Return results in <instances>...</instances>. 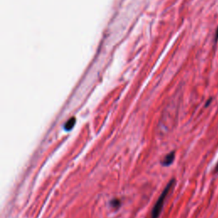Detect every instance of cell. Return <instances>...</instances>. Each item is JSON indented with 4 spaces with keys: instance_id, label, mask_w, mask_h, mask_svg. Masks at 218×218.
I'll return each mask as SVG.
<instances>
[{
    "instance_id": "obj_5",
    "label": "cell",
    "mask_w": 218,
    "mask_h": 218,
    "mask_svg": "<svg viewBox=\"0 0 218 218\" xmlns=\"http://www.w3.org/2000/svg\"><path fill=\"white\" fill-rule=\"evenodd\" d=\"M215 43H217L218 41V27L217 28V31H216V33H215Z\"/></svg>"
},
{
    "instance_id": "obj_6",
    "label": "cell",
    "mask_w": 218,
    "mask_h": 218,
    "mask_svg": "<svg viewBox=\"0 0 218 218\" xmlns=\"http://www.w3.org/2000/svg\"><path fill=\"white\" fill-rule=\"evenodd\" d=\"M213 172H214L215 174H217L218 173V161H217V163L216 164L215 167H214V170H213Z\"/></svg>"
},
{
    "instance_id": "obj_4",
    "label": "cell",
    "mask_w": 218,
    "mask_h": 218,
    "mask_svg": "<svg viewBox=\"0 0 218 218\" xmlns=\"http://www.w3.org/2000/svg\"><path fill=\"white\" fill-rule=\"evenodd\" d=\"M111 205L113 207V208H118L120 206V201L118 199H113L111 201Z\"/></svg>"
},
{
    "instance_id": "obj_1",
    "label": "cell",
    "mask_w": 218,
    "mask_h": 218,
    "mask_svg": "<svg viewBox=\"0 0 218 218\" xmlns=\"http://www.w3.org/2000/svg\"><path fill=\"white\" fill-rule=\"evenodd\" d=\"M176 182L175 179H172L170 180V182L168 183V185L165 187V188L164 189V191L162 192L161 195L160 196V198L158 199V200L156 202V204H154L153 208H152V210L151 212V218H159L160 217V213L162 211V209H163V206H164V203H165V200L167 197L168 193L170 192V190L172 188V187L174 186Z\"/></svg>"
},
{
    "instance_id": "obj_7",
    "label": "cell",
    "mask_w": 218,
    "mask_h": 218,
    "mask_svg": "<svg viewBox=\"0 0 218 218\" xmlns=\"http://www.w3.org/2000/svg\"><path fill=\"white\" fill-rule=\"evenodd\" d=\"M212 101V99H211V98H210V100H209V101H207V102H206V104H205V108H206V107H208V106H209V105H210V101Z\"/></svg>"
},
{
    "instance_id": "obj_2",
    "label": "cell",
    "mask_w": 218,
    "mask_h": 218,
    "mask_svg": "<svg viewBox=\"0 0 218 218\" xmlns=\"http://www.w3.org/2000/svg\"><path fill=\"white\" fill-rule=\"evenodd\" d=\"M174 159H175V152H171L164 158V160L162 161V165L165 166H169L170 165H171L173 163Z\"/></svg>"
},
{
    "instance_id": "obj_3",
    "label": "cell",
    "mask_w": 218,
    "mask_h": 218,
    "mask_svg": "<svg viewBox=\"0 0 218 218\" xmlns=\"http://www.w3.org/2000/svg\"><path fill=\"white\" fill-rule=\"evenodd\" d=\"M76 123V118H71L68 121L66 122V124L64 125V129H65V130H71L73 128V126L75 125Z\"/></svg>"
}]
</instances>
